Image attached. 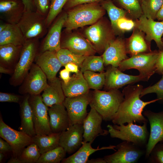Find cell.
<instances>
[{
	"label": "cell",
	"mask_w": 163,
	"mask_h": 163,
	"mask_svg": "<svg viewBox=\"0 0 163 163\" xmlns=\"http://www.w3.org/2000/svg\"><path fill=\"white\" fill-rule=\"evenodd\" d=\"M68 0H51L49 12L46 17V24L49 28L53 21L62 11Z\"/></svg>",
	"instance_id": "obj_40"
},
{
	"label": "cell",
	"mask_w": 163,
	"mask_h": 163,
	"mask_svg": "<svg viewBox=\"0 0 163 163\" xmlns=\"http://www.w3.org/2000/svg\"><path fill=\"white\" fill-rule=\"evenodd\" d=\"M23 46L0 45V66L14 71L20 56Z\"/></svg>",
	"instance_id": "obj_28"
},
{
	"label": "cell",
	"mask_w": 163,
	"mask_h": 163,
	"mask_svg": "<svg viewBox=\"0 0 163 163\" xmlns=\"http://www.w3.org/2000/svg\"><path fill=\"white\" fill-rule=\"evenodd\" d=\"M8 163H23V162L19 158L12 157L7 162Z\"/></svg>",
	"instance_id": "obj_56"
},
{
	"label": "cell",
	"mask_w": 163,
	"mask_h": 163,
	"mask_svg": "<svg viewBox=\"0 0 163 163\" xmlns=\"http://www.w3.org/2000/svg\"><path fill=\"white\" fill-rule=\"evenodd\" d=\"M161 79L153 85L143 88L140 94V97L148 94L155 93L157 96L159 101L163 102V73Z\"/></svg>",
	"instance_id": "obj_42"
},
{
	"label": "cell",
	"mask_w": 163,
	"mask_h": 163,
	"mask_svg": "<svg viewBox=\"0 0 163 163\" xmlns=\"http://www.w3.org/2000/svg\"><path fill=\"white\" fill-rule=\"evenodd\" d=\"M62 85L66 97L77 96L89 92L90 88L84 77L83 73L80 70L71 76L67 84H64L62 81Z\"/></svg>",
	"instance_id": "obj_26"
},
{
	"label": "cell",
	"mask_w": 163,
	"mask_h": 163,
	"mask_svg": "<svg viewBox=\"0 0 163 163\" xmlns=\"http://www.w3.org/2000/svg\"><path fill=\"white\" fill-rule=\"evenodd\" d=\"M26 41L17 24H8L6 28L0 32V45L12 44L23 46Z\"/></svg>",
	"instance_id": "obj_30"
},
{
	"label": "cell",
	"mask_w": 163,
	"mask_h": 163,
	"mask_svg": "<svg viewBox=\"0 0 163 163\" xmlns=\"http://www.w3.org/2000/svg\"><path fill=\"white\" fill-rule=\"evenodd\" d=\"M83 73L90 89L100 90L104 86L105 72L96 73L95 72L86 71Z\"/></svg>",
	"instance_id": "obj_35"
},
{
	"label": "cell",
	"mask_w": 163,
	"mask_h": 163,
	"mask_svg": "<svg viewBox=\"0 0 163 163\" xmlns=\"http://www.w3.org/2000/svg\"><path fill=\"white\" fill-rule=\"evenodd\" d=\"M24 96L13 94L0 92V101L1 102H14L20 104Z\"/></svg>",
	"instance_id": "obj_46"
},
{
	"label": "cell",
	"mask_w": 163,
	"mask_h": 163,
	"mask_svg": "<svg viewBox=\"0 0 163 163\" xmlns=\"http://www.w3.org/2000/svg\"><path fill=\"white\" fill-rule=\"evenodd\" d=\"M8 23L6 22L1 23L0 25V32L4 30L6 27Z\"/></svg>",
	"instance_id": "obj_57"
},
{
	"label": "cell",
	"mask_w": 163,
	"mask_h": 163,
	"mask_svg": "<svg viewBox=\"0 0 163 163\" xmlns=\"http://www.w3.org/2000/svg\"><path fill=\"white\" fill-rule=\"evenodd\" d=\"M142 147L127 141H123L116 146L117 150L104 157L106 163H134L145 153Z\"/></svg>",
	"instance_id": "obj_14"
},
{
	"label": "cell",
	"mask_w": 163,
	"mask_h": 163,
	"mask_svg": "<svg viewBox=\"0 0 163 163\" xmlns=\"http://www.w3.org/2000/svg\"><path fill=\"white\" fill-rule=\"evenodd\" d=\"M156 18L158 20L163 21V3L157 14Z\"/></svg>",
	"instance_id": "obj_54"
},
{
	"label": "cell",
	"mask_w": 163,
	"mask_h": 163,
	"mask_svg": "<svg viewBox=\"0 0 163 163\" xmlns=\"http://www.w3.org/2000/svg\"><path fill=\"white\" fill-rule=\"evenodd\" d=\"M35 61L45 74L48 81L56 78L57 72L62 66L57 56L56 52L53 51L38 53Z\"/></svg>",
	"instance_id": "obj_24"
},
{
	"label": "cell",
	"mask_w": 163,
	"mask_h": 163,
	"mask_svg": "<svg viewBox=\"0 0 163 163\" xmlns=\"http://www.w3.org/2000/svg\"><path fill=\"white\" fill-rule=\"evenodd\" d=\"M19 88L23 94L38 95L43 91L48 84L47 77L36 63H33Z\"/></svg>",
	"instance_id": "obj_13"
},
{
	"label": "cell",
	"mask_w": 163,
	"mask_h": 163,
	"mask_svg": "<svg viewBox=\"0 0 163 163\" xmlns=\"http://www.w3.org/2000/svg\"><path fill=\"white\" fill-rule=\"evenodd\" d=\"M41 95L44 103L48 107L63 103L66 96L62 85V81L57 77L48 80V84Z\"/></svg>",
	"instance_id": "obj_25"
},
{
	"label": "cell",
	"mask_w": 163,
	"mask_h": 163,
	"mask_svg": "<svg viewBox=\"0 0 163 163\" xmlns=\"http://www.w3.org/2000/svg\"><path fill=\"white\" fill-rule=\"evenodd\" d=\"M48 113L52 133H61L66 130L71 126L68 112L63 103L55 104L50 107Z\"/></svg>",
	"instance_id": "obj_21"
},
{
	"label": "cell",
	"mask_w": 163,
	"mask_h": 163,
	"mask_svg": "<svg viewBox=\"0 0 163 163\" xmlns=\"http://www.w3.org/2000/svg\"><path fill=\"white\" fill-rule=\"evenodd\" d=\"M92 142H82L81 146L76 152L68 157L64 158L61 161L62 163H87L90 155L97 151L106 149H113L115 151L116 146L110 145L96 149L93 148L91 146Z\"/></svg>",
	"instance_id": "obj_29"
},
{
	"label": "cell",
	"mask_w": 163,
	"mask_h": 163,
	"mask_svg": "<svg viewBox=\"0 0 163 163\" xmlns=\"http://www.w3.org/2000/svg\"><path fill=\"white\" fill-rule=\"evenodd\" d=\"M124 99L122 92L118 89L107 91L94 90L92 93L89 105L95 109L105 121H111Z\"/></svg>",
	"instance_id": "obj_3"
},
{
	"label": "cell",
	"mask_w": 163,
	"mask_h": 163,
	"mask_svg": "<svg viewBox=\"0 0 163 163\" xmlns=\"http://www.w3.org/2000/svg\"><path fill=\"white\" fill-rule=\"evenodd\" d=\"M14 71L5 67L0 66V72L6 74H10L13 73Z\"/></svg>",
	"instance_id": "obj_55"
},
{
	"label": "cell",
	"mask_w": 163,
	"mask_h": 163,
	"mask_svg": "<svg viewBox=\"0 0 163 163\" xmlns=\"http://www.w3.org/2000/svg\"><path fill=\"white\" fill-rule=\"evenodd\" d=\"M83 133V124H75L71 125L66 130L60 133L59 146L68 154L74 152L82 145Z\"/></svg>",
	"instance_id": "obj_18"
},
{
	"label": "cell",
	"mask_w": 163,
	"mask_h": 163,
	"mask_svg": "<svg viewBox=\"0 0 163 163\" xmlns=\"http://www.w3.org/2000/svg\"><path fill=\"white\" fill-rule=\"evenodd\" d=\"M66 152L60 146L41 154L37 163H59L65 158Z\"/></svg>",
	"instance_id": "obj_36"
},
{
	"label": "cell",
	"mask_w": 163,
	"mask_h": 163,
	"mask_svg": "<svg viewBox=\"0 0 163 163\" xmlns=\"http://www.w3.org/2000/svg\"><path fill=\"white\" fill-rule=\"evenodd\" d=\"M143 114L147 118L150 126L145 153V157L148 158L155 146L158 142L163 143V111L155 113L146 110Z\"/></svg>",
	"instance_id": "obj_17"
},
{
	"label": "cell",
	"mask_w": 163,
	"mask_h": 163,
	"mask_svg": "<svg viewBox=\"0 0 163 163\" xmlns=\"http://www.w3.org/2000/svg\"><path fill=\"white\" fill-rule=\"evenodd\" d=\"M0 136L11 146L13 157L19 158L27 146L33 143V137L21 131L15 130L6 124L0 116Z\"/></svg>",
	"instance_id": "obj_9"
},
{
	"label": "cell",
	"mask_w": 163,
	"mask_h": 163,
	"mask_svg": "<svg viewBox=\"0 0 163 163\" xmlns=\"http://www.w3.org/2000/svg\"><path fill=\"white\" fill-rule=\"evenodd\" d=\"M136 26L146 34V39L149 42L154 40L160 49L163 47L161 37L163 35V21H156L149 18L143 14L139 18Z\"/></svg>",
	"instance_id": "obj_20"
},
{
	"label": "cell",
	"mask_w": 163,
	"mask_h": 163,
	"mask_svg": "<svg viewBox=\"0 0 163 163\" xmlns=\"http://www.w3.org/2000/svg\"><path fill=\"white\" fill-rule=\"evenodd\" d=\"M12 152L11 146L7 141L2 138H0V152L5 154Z\"/></svg>",
	"instance_id": "obj_48"
},
{
	"label": "cell",
	"mask_w": 163,
	"mask_h": 163,
	"mask_svg": "<svg viewBox=\"0 0 163 163\" xmlns=\"http://www.w3.org/2000/svg\"><path fill=\"white\" fill-rule=\"evenodd\" d=\"M92 93L77 96L66 97L63 104L68 113L70 125L83 124L88 113L87 108L91 99Z\"/></svg>",
	"instance_id": "obj_11"
},
{
	"label": "cell",
	"mask_w": 163,
	"mask_h": 163,
	"mask_svg": "<svg viewBox=\"0 0 163 163\" xmlns=\"http://www.w3.org/2000/svg\"><path fill=\"white\" fill-rule=\"evenodd\" d=\"M60 133H52L47 135H36L33 137V142L37 146L42 154L59 146Z\"/></svg>",
	"instance_id": "obj_31"
},
{
	"label": "cell",
	"mask_w": 163,
	"mask_h": 163,
	"mask_svg": "<svg viewBox=\"0 0 163 163\" xmlns=\"http://www.w3.org/2000/svg\"><path fill=\"white\" fill-rule=\"evenodd\" d=\"M41 155L37 146L33 142L24 149L19 158L23 163H35L37 162Z\"/></svg>",
	"instance_id": "obj_39"
},
{
	"label": "cell",
	"mask_w": 163,
	"mask_h": 163,
	"mask_svg": "<svg viewBox=\"0 0 163 163\" xmlns=\"http://www.w3.org/2000/svg\"><path fill=\"white\" fill-rule=\"evenodd\" d=\"M103 0H68L64 5L63 9L65 11L78 5L93 3H98Z\"/></svg>",
	"instance_id": "obj_47"
},
{
	"label": "cell",
	"mask_w": 163,
	"mask_h": 163,
	"mask_svg": "<svg viewBox=\"0 0 163 163\" xmlns=\"http://www.w3.org/2000/svg\"></svg>",
	"instance_id": "obj_59"
},
{
	"label": "cell",
	"mask_w": 163,
	"mask_h": 163,
	"mask_svg": "<svg viewBox=\"0 0 163 163\" xmlns=\"http://www.w3.org/2000/svg\"><path fill=\"white\" fill-rule=\"evenodd\" d=\"M147 123L146 122L142 125H139L131 122L126 125L109 124L107 127L111 138H118L143 147L146 146L149 138Z\"/></svg>",
	"instance_id": "obj_5"
},
{
	"label": "cell",
	"mask_w": 163,
	"mask_h": 163,
	"mask_svg": "<svg viewBox=\"0 0 163 163\" xmlns=\"http://www.w3.org/2000/svg\"><path fill=\"white\" fill-rule=\"evenodd\" d=\"M101 6L107 11L110 21L112 28L116 31H117V21L120 18L125 17L126 11L116 6L110 1L103 2Z\"/></svg>",
	"instance_id": "obj_34"
},
{
	"label": "cell",
	"mask_w": 163,
	"mask_h": 163,
	"mask_svg": "<svg viewBox=\"0 0 163 163\" xmlns=\"http://www.w3.org/2000/svg\"><path fill=\"white\" fill-rule=\"evenodd\" d=\"M133 17L139 18L143 14L138 0H117Z\"/></svg>",
	"instance_id": "obj_41"
},
{
	"label": "cell",
	"mask_w": 163,
	"mask_h": 163,
	"mask_svg": "<svg viewBox=\"0 0 163 163\" xmlns=\"http://www.w3.org/2000/svg\"><path fill=\"white\" fill-rule=\"evenodd\" d=\"M149 161L153 163H163V143H157L149 156Z\"/></svg>",
	"instance_id": "obj_43"
},
{
	"label": "cell",
	"mask_w": 163,
	"mask_h": 163,
	"mask_svg": "<svg viewBox=\"0 0 163 163\" xmlns=\"http://www.w3.org/2000/svg\"><path fill=\"white\" fill-rule=\"evenodd\" d=\"M143 89V86L139 84L129 85L124 88L122 91L124 99L111 120L114 124L148 122L142 113L143 109L147 105L159 100L156 98L148 101L141 100L140 95Z\"/></svg>",
	"instance_id": "obj_1"
},
{
	"label": "cell",
	"mask_w": 163,
	"mask_h": 163,
	"mask_svg": "<svg viewBox=\"0 0 163 163\" xmlns=\"http://www.w3.org/2000/svg\"><path fill=\"white\" fill-rule=\"evenodd\" d=\"M5 156V154L0 152V163H1Z\"/></svg>",
	"instance_id": "obj_58"
},
{
	"label": "cell",
	"mask_w": 163,
	"mask_h": 163,
	"mask_svg": "<svg viewBox=\"0 0 163 163\" xmlns=\"http://www.w3.org/2000/svg\"><path fill=\"white\" fill-rule=\"evenodd\" d=\"M126 49L127 53L132 56L145 53L147 51L148 47L142 35L139 33H136L129 39Z\"/></svg>",
	"instance_id": "obj_32"
},
{
	"label": "cell",
	"mask_w": 163,
	"mask_h": 163,
	"mask_svg": "<svg viewBox=\"0 0 163 163\" xmlns=\"http://www.w3.org/2000/svg\"><path fill=\"white\" fill-rule=\"evenodd\" d=\"M160 52L142 53L131 56L123 61L118 68L123 71L131 69L138 70L140 75L150 78L156 72Z\"/></svg>",
	"instance_id": "obj_7"
},
{
	"label": "cell",
	"mask_w": 163,
	"mask_h": 163,
	"mask_svg": "<svg viewBox=\"0 0 163 163\" xmlns=\"http://www.w3.org/2000/svg\"><path fill=\"white\" fill-rule=\"evenodd\" d=\"M104 65L102 56L91 55L87 56L84 60L80 70L82 73L86 71L104 72Z\"/></svg>",
	"instance_id": "obj_33"
},
{
	"label": "cell",
	"mask_w": 163,
	"mask_h": 163,
	"mask_svg": "<svg viewBox=\"0 0 163 163\" xmlns=\"http://www.w3.org/2000/svg\"><path fill=\"white\" fill-rule=\"evenodd\" d=\"M25 6V11H36L33 0H22Z\"/></svg>",
	"instance_id": "obj_50"
},
{
	"label": "cell",
	"mask_w": 163,
	"mask_h": 163,
	"mask_svg": "<svg viewBox=\"0 0 163 163\" xmlns=\"http://www.w3.org/2000/svg\"><path fill=\"white\" fill-rule=\"evenodd\" d=\"M136 26V23L131 19L125 18H120L118 20L116 24L117 30L124 32L130 31Z\"/></svg>",
	"instance_id": "obj_45"
},
{
	"label": "cell",
	"mask_w": 163,
	"mask_h": 163,
	"mask_svg": "<svg viewBox=\"0 0 163 163\" xmlns=\"http://www.w3.org/2000/svg\"><path fill=\"white\" fill-rule=\"evenodd\" d=\"M88 163H106L103 158H98L88 160L87 162Z\"/></svg>",
	"instance_id": "obj_53"
},
{
	"label": "cell",
	"mask_w": 163,
	"mask_h": 163,
	"mask_svg": "<svg viewBox=\"0 0 163 163\" xmlns=\"http://www.w3.org/2000/svg\"><path fill=\"white\" fill-rule=\"evenodd\" d=\"M57 56L62 66L69 62L75 63L80 68L87 56L78 55L68 49L61 48L56 52Z\"/></svg>",
	"instance_id": "obj_37"
},
{
	"label": "cell",
	"mask_w": 163,
	"mask_h": 163,
	"mask_svg": "<svg viewBox=\"0 0 163 163\" xmlns=\"http://www.w3.org/2000/svg\"><path fill=\"white\" fill-rule=\"evenodd\" d=\"M70 72L65 68L60 71L59 77L62 80V82L64 84H67L71 78Z\"/></svg>",
	"instance_id": "obj_49"
},
{
	"label": "cell",
	"mask_w": 163,
	"mask_h": 163,
	"mask_svg": "<svg viewBox=\"0 0 163 163\" xmlns=\"http://www.w3.org/2000/svg\"><path fill=\"white\" fill-rule=\"evenodd\" d=\"M150 78L139 74L133 75L123 73L118 67L111 66L105 72L106 90L118 89L124 86L140 82L147 81Z\"/></svg>",
	"instance_id": "obj_15"
},
{
	"label": "cell",
	"mask_w": 163,
	"mask_h": 163,
	"mask_svg": "<svg viewBox=\"0 0 163 163\" xmlns=\"http://www.w3.org/2000/svg\"><path fill=\"white\" fill-rule=\"evenodd\" d=\"M39 39L26 40L22 46L20 58L10 79V84L17 86L22 84L39 53Z\"/></svg>",
	"instance_id": "obj_4"
},
{
	"label": "cell",
	"mask_w": 163,
	"mask_h": 163,
	"mask_svg": "<svg viewBox=\"0 0 163 163\" xmlns=\"http://www.w3.org/2000/svg\"><path fill=\"white\" fill-rule=\"evenodd\" d=\"M103 120L102 116L95 109L91 108L83 123V141L93 142L97 136H106L109 133L108 130L102 128Z\"/></svg>",
	"instance_id": "obj_19"
},
{
	"label": "cell",
	"mask_w": 163,
	"mask_h": 163,
	"mask_svg": "<svg viewBox=\"0 0 163 163\" xmlns=\"http://www.w3.org/2000/svg\"><path fill=\"white\" fill-rule=\"evenodd\" d=\"M163 3V0H142L141 6L143 14L154 20Z\"/></svg>",
	"instance_id": "obj_38"
},
{
	"label": "cell",
	"mask_w": 163,
	"mask_h": 163,
	"mask_svg": "<svg viewBox=\"0 0 163 163\" xmlns=\"http://www.w3.org/2000/svg\"><path fill=\"white\" fill-rule=\"evenodd\" d=\"M24 11L22 0H0V18L7 23L17 24Z\"/></svg>",
	"instance_id": "obj_23"
},
{
	"label": "cell",
	"mask_w": 163,
	"mask_h": 163,
	"mask_svg": "<svg viewBox=\"0 0 163 163\" xmlns=\"http://www.w3.org/2000/svg\"><path fill=\"white\" fill-rule=\"evenodd\" d=\"M125 44L123 40H112L102 55L104 65L118 67L120 63L127 58Z\"/></svg>",
	"instance_id": "obj_22"
},
{
	"label": "cell",
	"mask_w": 163,
	"mask_h": 163,
	"mask_svg": "<svg viewBox=\"0 0 163 163\" xmlns=\"http://www.w3.org/2000/svg\"><path fill=\"white\" fill-rule=\"evenodd\" d=\"M67 17V13L64 10L53 21L40 43L38 53L46 51L57 52L61 49L62 29Z\"/></svg>",
	"instance_id": "obj_10"
},
{
	"label": "cell",
	"mask_w": 163,
	"mask_h": 163,
	"mask_svg": "<svg viewBox=\"0 0 163 163\" xmlns=\"http://www.w3.org/2000/svg\"><path fill=\"white\" fill-rule=\"evenodd\" d=\"M64 67L65 68L70 72L77 73L80 71L78 69L79 66L74 63H68Z\"/></svg>",
	"instance_id": "obj_51"
},
{
	"label": "cell",
	"mask_w": 163,
	"mask_h": 163,
	"mask_svg": "<svg viewBox=\"0 0 163 163\" xmlns=\"http://www.w3.org/2000/svg\"><path fill=\"white\" fill-rule=\"evenodd\" d=\"M31 107L36 135H47L52 132L48 116V107L43 102L41 95H30Z\"/></svg>",
	"instance_id": "obj_8"
},
{
	"label": "cell",
	"mask_w": 163,
	"mask_h": 163,
	"mask_svg": "<svg viewBox=\"0 0 163 163\" xmlns=\"http://www.w3.org/2000/svg\"><path fill=\"white\" fill-rule=\"evenodd\" d=\"M62 33L61 48L68 49L78 55L87 56L97 53L86 38L76 33Z\"/></svg>",
	"instance_id": "obj_16"
},
{
	"label": "cell",
	"mask_w": 163,
	"mask_h": 163,
	"mask_svg": "<svg viewBox=\"0 0 163 163\" xmlns=\"http://www.w3.org/2000/svg\"><path fill=\"white\" fill-rule=\"evenodd\" d=\"M46 17L36 11H24L17 25L26 40L45 37L48 30Z\"/></svg>",
	"instance_id": "obj_6"
},
{
	"label": "cell",
	"mask_w": 163,
	"mask_h": 163,
	"mask_svg": "<svg viewBox=\"0 0 163 163\" xmlns=\"http://www.w3.org/2000/svg\"><path fill=\"white\" fill-rule=\"evenodd\" d=\"M104 11L98 3L82 4L65 11L67 17L64 31L69 32L78 28L91 25L100 19L104 14Z\"/></svg>",
	"instance_id": "obj_2"
},
{
	"label": "cell",
	"mask_w": 163,
	"mask_h": 163,
	"mask_svg": "<svg viewBox=\"0 0 163 163\" xmlns=\"http://www.w3.org/2000/svg\"><path fill=\"white\" fill-rule=\"evenodd\" d=\"M29 94L24 95L20 104L21 125L19 129L33 137L36 133L32 110L29 102Z\"/></svg>",
	"instance_id": "obj_27"
},
{
	"label": "cell",
	"mask_w": 163,
	"mask_h": 163,
	"mask_svg": "<svg viewBox=\"0 0 163 163\" xmlns=\"http://www.w3.org/2000/svg\"><path fill=\"white\" fill-rule=\"evenodd\" d=\"M163 51L160 52L158 60L156 72L161 74L163 72Z\"/></svg>",
	"instance_id": "obj_52"
},
{
	"label": "cell",
	"mask_w": 163,
	"mask_h": 163,
	"mask_svg": "<svg viewBox=\"0 0 163 163\" xmlns=\"http://www.w3.org/2000/svg\"><path fill=\"white\" fill-rule=\"evenodd\" d=\"M84 34L85 38L98 53H103L113 40L108 27L100 19L86 28Z\"/></svg>",
	"instance_id": "obj_12"
},
{
	"label": "cell",
	"mask_w": 163,
	"mask_h": 163,
	"mask_svg": "<svg viewBox=\"0 0 163 163\" xmlns=\"http://www.w3.org/2000/svg\"><path fill=\"white\" fill-rule=\"evenodd\" d=\"M36 11L47 17L50 11L51 0H33Z\"/></svg>",
	"instance_id": "obj_44"
}]
</instances>
